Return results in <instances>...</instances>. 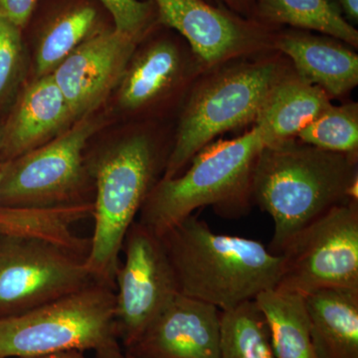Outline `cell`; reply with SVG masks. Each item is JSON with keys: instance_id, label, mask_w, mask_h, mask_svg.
Wrapping results in <instances>:
<instances>
[{"instance_id": "cell-1", "label": "cell", "mask_w": 358, "mask_h": 358, "mask_svg": "<svg viewBox=\"0 0 358 358\" xmlns=\"http://www.w3.org/2000/svg\"><path fill=\"white\" fill-rule=\"evenodd\" d=\"M357 199V155L293 140L264 147L257 157L251 199L272 218L268 249L275 255L322 214Z\"/></svg>"}, {"instance_id": "cell-2", "label": "cell", "mask_w": 358, "mask_h": 358, "mask_svg": "<svg viewBox=\"0 0 358 358\" xmlns=\"http://www.w3.org/2000/svg\"><path fill=\"white\" fill-rule=\"evenodd\" d=\"M179 293L228 310L278 286L282 255L249 238L217 234L188 216L160 236Z\"/></svg>"}, {"instance_id": "cell-3", "label": "cell", "mask_w": 358, "mask_h": 358, "mask_svg": "<svg viewBox=\"0 0 358 358\" xmlns=\"http://www.w3.org/2000/svg\"><path fill=\"white\" fill-rule=\"evenodd\" d=\"M265 147L260 129L209 143L183 176L159 179L141 207L138 223L157 236L205 206L226 216L243 213L251 201L254 164Z\"/></svg>"}, {"instance_id": "cell-4", "label": "cell", "mask_w": 358, "mask_h": 358, "mask_svg": "<svg viewBox=\"0 0 358 358\" xmlns=\"http://www.w3.org/2000/svg\"><path fill=\"white\" fill-rule=\"evenodd\" d=\"M87 167L96 196L85 264L95 281L114 288L124 237L159 181V152L150 136L134 134L106 148Z\"/></svg>"}, {"instance_id": "cell-5", "label": "cell", "mask_w": 358, "mask_h": 358, "mask_svg": "<svg viewBox=\"0 0 358 358\" xmlns=\"http://www.w3.org/2000/svg\"><path fill=\"white\" fill-rule=\"evenodd\" d=\"M69 350H91L96 358H124L113 287L94 282L27 312L0 317V358Z\"/></svg>"}, {"instance_id": "cell-6", "label": "cell", "mask_w": 358, "mask_h": 358, "mask_svg": "<svg viewBox=\"0 0 358 358\" xmlns=\"http://www.w3.org/2000/svg\"><path fill=\"white\" fill-rule=\"evenodd\" d=\"M281 74L275 61H260L230 65L203 78L181 114L162 178L178 176L218 134L255 122Z\"/></svg>"}, {"instance_id": "cell-7", "label": "cell", "mask_w": 358, "mask_h": 358, "mask_svg": "<svg viewBox=\"0 0 358 358\" xmlns=\"http://www.w3.org/2000/svg\"><path fill=\"white\" fill-rule=\"evenodd\" d=\"M101 122L89 115L31 152L3 162L0 206H51L85 199L90 176L84 150Z\"/></svg>"}, {"instance_id": "cell-8", "label": "cell", "mask_w": 358, "mask_h": 358, "mask_svg": "<svg viewBox=\"0 0 358 358\" xmlns=\"http://www.w3.org/2000/svg\"><path fill=\"white\" fill-rule=\"evenodd\" d=\"M281 255L277 289L305 296L320 289H358V200L315 219Z\"/></svg>"}, {"instance_id": "cell-9", "label": "cell", "mask_w": 358, "mask_h": 358, "mask_svg": "<svg viewBox=\"0 0 358 358\" xmlns=\"http://www.w3.org/2000/svg\"><path fill=\"white\" fill-rule=\"evenodd\" d=\"M115 278V320L124 350L179 293L178 281L159 236L134 221L124 237Z\"/></svg>"}, {"instance_id": "cell-10", "label": "cell", "mask_w": 358, "mask_h": 358, "mask_svg": "<svg viewBox=\"0 0 358 358\" xmlns=\"http://www.w3.org/2000/svg\"><path fill=\"white\" fill-rule=\"evenodd\" d=\"M94 282L83 259L36 240L0 235V317L27 312Z\"/></svg>"}, {"instance_id": "cell-11", "label": "cell", "mask_w": 358, "mask_h": 358, "mask_svg": "<svg viewBox=\"0 0 358 358\" xmlns=\"http://www.w3.org/2000/svg\"><path fill=\"white\" fill-rule=\"evenodd\" d=\"M138 42L115 28L96 32L54 70L76 120L93 114L119 87Z\"/></svg>"}, {"instance_id": "cell-12", "label": "cell", "mask_w": 358, "mask_h": 358, "mask_svg": "<svg viewBox=\"0 0 358 358\" xmlns=\"http://www.w3.org/2000/svg\"><path fill=\"white\" fill-rule=\"evenodd\" d=\"M162 24L180 33L200 62L208 67L258 46L266 28L245 21L203 0H152Z\"/></svg>"}, {"instance_id": "cell-13", "label": "cell", "mask_w": 358, "mask_h": 358, "mask_svg": "<svg viewBox=\"0 0 358 358\" xmlns=\"http://www.w3.org/2000/svg\"><path fill=\"white\" fill-rule=\"evenodd\" d=\"M221 310L178 293L124 352L136 358H221Z\"/></svg>"}, {"instance_id": "cell-14", "label": "cell", "mask_w": 358, "mask_h": 358, "mask_svg": "<svg viewBox=\"0 0 358 358\" xmlns=\"http://www.w3.org/2000/svg\"><path fill=\"white\" fill-rule=\"evenodd\" d=\"M7 113L3 162L41 147L78 121L52 74L24 85Z\"/></svg>"}, {"instance_id": "cell-15", "label": "cell", "mask_w": 358, "mask_h": 358, "mask_svg": "<svg viewBox=\"0 0 358 358\" xmlns=\"http://www.w3.org/2000/svg\"><path fill=\"white\" fill-rule=\"evenodd\" d=\"M274 41L275 48L293 61L296 74L329 98H341L357 86L358 56L336 40L289 31Z\"/></svg>"}, {"instance_id": "cell-16", "label": "cell", "mask_w": 358, "mask_h": 358, "mask_svg": "<svg viewBox=\"0 0 358 358\" xmlns=\"http://www.w3.org/2000/svg\"><path fill=\"white\" fill-rule=\"evenodd\" d=\"M333 106L324 90L296 74L280 75L257 115L256 127L264 145L293 141L301 129Z\"/></svg>"}, {"instance_id": "cell-17", "label": "cell", "mask_w": 358, "mask_h": 358, "mask_svg": "<svg viewBox=\"0 0 358 358\" xmlns=\"http://www.w3.org/2000/svg\"><path fill=\"white\" fill-rule=\"evenodd\" d=\"M93 201L51 206H0V235L36 240L86 260L91 239L77 236L74 224L93 214Z\"/></svg>"}, {"instance_id": "cell-18", "label": "cell", "mask_w": 358, "mask_h": 358, "mask_svg": "<svg viewBox=\"0 0 358 358\" xmlns=\"http://www.w3.org/2000/svg\"><path fill=\"white\" fill-rule=\"evenodd\" d=\"M317 358H358V289H320L305 296Z\"/></svg>"}, {"instance_id": "cell-19", "label": "cell", "mask_w": 358, "mask_h": 358, "mask_svg": "<svg viewBox=\"0 0 358 358\" xmlns=\"http://www.w3.org/2000/svg\"><path fill=\"white\" fill-rule=\"evenodd\" d=\"M183 60L178 47L160 40L133 56L119 85L117 100L124 109L148 107L166 95L180 79Z\"/></svg>"}, {"instance_id": "cell-20", "label": "cell", "mask_w": 358, "mask_h": 358, "mask_svg": "<svg viewBox=\"0 0 358 358\" xmlns=\"http://www.w3.org/2000/svg\"><path fill=\"white\" fill-rule=\"evenodd\" d=\"M255 301L267 320L277 358H317L305 296L274 288L262 292Z\"/></svg>"}, {"instance_id": "cell-21", "label": "cell", "mask_w": 358, "mask_h": 358, "mask_svg": "<svg viewBox=\"0 0 358 358\" xmlns=\"http://www.w3.org/2000/svg\"><path fill=\"white\" fill-rule=\"evenodd\" d=\"M257 9L266 22L315 30L358 46L357 30L331 0H258Z\"/></svg>"}, {"instance_id": "cell-22", "label": "cell", "mask_w": 358, "mask_h": 358, "mask_svg": "<svg viewBox=\"0 0 358 358\" xmlns=\"http://www.w3.org/2000/svg\"><path fill=\"white\" fill-rule=\"evenodd\" d=\"M98 13L91 6L72 7L47 26L34 53L36 77L52 74L77 47L95 34Z\"/></svg>"}, {"instance_id": "cell-23", "label": "cell", "mask_w": 358, "mask_h": 358, "mask_svg": "<svg viewBox=\"0 0 358 358\" xmlns=\"http://www.w3.org/2000/svg\"><path fill=\"white\" fill-rule=\"evenodd\" d=\"M221 358H277L267 320L255 300L221 310Z\"/></svg>"}, {"instance_id": "cell-24", "label": "cell", "mask_w": 358, "mask_h": 358, "mask_svg": "<svg viewBox=\"0 0 358 358\" xmlns=\"http://www.w3.org/2000/svg\"><path fill=\"white\" fill-rule=\"evenodd\" d=\"M306 145L329 152L357 155L358 105L331 106L296 136Z\"/></svg>"}, {"instance_id": "cell-25", "label": "cell", "mask_w": 358, "mask_h": 358, "mask_svg": "<svg viewBox=\"0 0 358 358\" xmlns=\"http://www.w3.org/2000/svg\"><path fill=\"white\" fill-rule=\"evenodd\" d=\"M27 65L22 29L0 14V114L8 112L24 86Z\"/></svg>"}, {"instance_id": "cell-26", "label": "cell", "mask_w": 358, "mask_h": 358, "mask_svg": "<svg viewBox=\"0 0 358 358\" xmlns=\"http://www.w3.org/2000/svg\"><path fill=\"white\" fill-rule=\"evenodd\" d=\"M109 10L115 29L138 40L145 34L152 15V2L140 0H100Z\"/></svg>"}, {"instance_id": "cell-27", "label": "cell", "mask_w": 358, "mask_h": 358, "mask_svg": "<svg viewBox=\"0 0 358 358\" xmlns=\"http://www.w3.org/2000/svg\"><path fill=\"white\" fill-rule=\"evenodd\" d=\"M38 0H0V14L14 24L25 27Z\"/></svg>"}, {"instance_id": "cell-28", "label": "cell", "mask_w": 358, "mask_h": 358, "mask_svg": "<svg viewBox=\"0 0 358 358\" xmlns=\"http://www.w3.org/2000/svg\"><path fill=\"white\" fill-rule=\"evenodd\" d=\"M341 10L345 13L352 22L358 20V0H338Z\"/></svg>"}, {"instance_id": "cell-29", "label": "cell", "mask_w": 358, "mask_h": 358, "mask_svg": "<svg viewBox=\"0 0 358 358\" xmlns=\"http://www.w3.org/2000/svg\"><path fill=\"white\" fill-rule=\"evenodd\" d=\"M29 358H87L83 352L79 350H69V352H62L51 353V355H42V357H29Z\"/></svg>"}, {"instance_id": "cell-30", "label": "cell", "mask_w": 358, "mask_h": 358, "mask_svg": "<svg viewBox=\"0 0 358 358\" xmlns=\"http://www.w3.org/2000/svg\"><path fill=\"white\" fill-rule=\"evenodd\" d=\"M221 1L225 2V3L233 7V8L243 10V9L248 6L247 3H248L249 0H221Z\"/></svg>"}, {"instance_id": "cell-31", "label": "cell", "mask_w": 358, "mask_h": 358, "mask_svg": "<svg viewBox=\"0 0 358 358\" xmlns=\"http://www.w3.org/2000/svg\"><path fill=\"white\" fill-rule=\"evenodd\" d=\"M2 150H3V122L0 121V166L3 164Z\"/></svg>"}, {"instance_id": "cell-32", "label": "cell", "mask_w": 358, "mask_h": 358, "mask_svg": "<svg viewBox=\"0 0 358 358\" xmlns=\"http://www.w3.org/2000/svg\"><path fill=\"white\" fill-rule=\"evenodd\" d=\"M2 174H3V164L0 166V183H1Z\"/></svg>"}, {"instance_id": "cell-33", "label": "cell", "mask_w": 358, "mask_h": 358, "mask_svg": "<svg viewBox=\"0 0 358 358\" xmlns=\"http://www.w3.org/2000/svg\"><path fill=\"white\" fill-rule=\"evenodd\" d=\"M124 358H136V357H134L133 355H129V353L124 352Z\"/></svg>"}]
</instances>
